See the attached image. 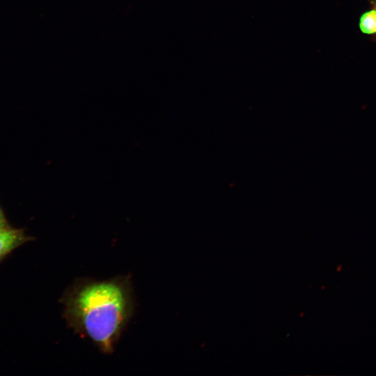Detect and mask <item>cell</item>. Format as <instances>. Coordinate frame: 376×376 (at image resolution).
<instances>
[{"mask_svg": "<svg viewBox=\"0 0 376 376\" xmlns=\"http://www.w3.org/2000/svg\"><path fill=\"white\" fill-rule=\"evenodd\" d=\"M6 224H8L7 221L3 214V212L0 208V225H6Z\"/></svg>", "mask_w": 376, "mask_h": 376, "instance_id": "4", "label": "cell"}, {"mask_svg": "<svg viewBox=\"0 0 376 376\" xmlns=\"http://www.w3.org/2000/svg\"><path fill=\"white\" fill-rule=\"evenodd\" d=\"M359 29L367 35L376 34V8H373L361 15L359 19Z\"/></svg>", "mask_w": 376, "mask_h": 376, "instance_id": "3", "label": "cell"}, {"mask_svg": "<svg viewBox=\"0 0 376 376\" xmlns=\"http://www.w3.org/2000/svg\"><path fill=\"white\" fill-rule=\"evenodd\" d=\"M370 1H371V3H372L373 8H376V0H370Z\"/></svg>", "mask_w": 376, "mask_h": 376, "instance_id": "5", "label": "cell"}, {"mask_svg": "<svg viewBox=\"0 0 376 376\" xmlns=\"http://www.w3.org/2000/svg\"><path fill=\"white\" fill-rule=\"evenodd\" d=\"M30 240L22 230L12 228L8 224L0 225V262Z\"/></svg>", "mask_w": 376, "mask_h": 376, "instance_id": "2", "label": "cell"}, {"mask_svg": "<svg viewBox=\"0 0 376 376\" xmlns=\"http://www.w3.org/2000/svg\"><path fill=\"white\" fill-rule=\"evenodd\" d=\"M60 301L68 325L106 354L113 353L134 310L129 276L101 281L79 279Z\"/></svg>", "mask_w": 376, "mask_h": 376, "instance_id": "1", "label": "cell"}]
</instances>
